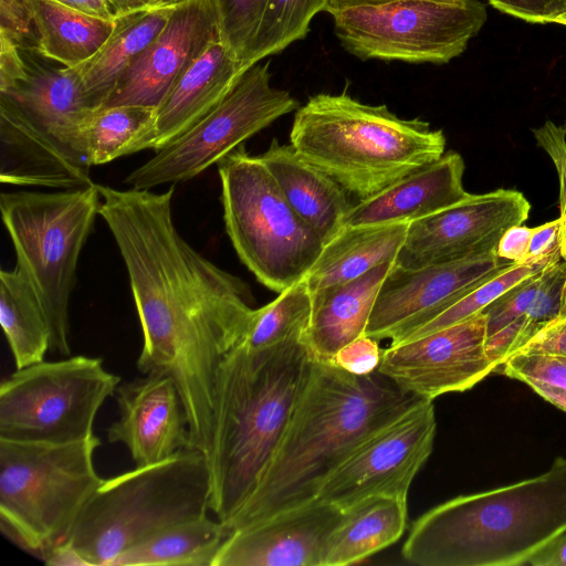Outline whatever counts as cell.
Masks as SVG:
<instances>
[{
  "mask_svg": "<svg viewBox=\"0 0 566 566\" xmlns=\"http://www.w3.org/2000/svg\"><path fill=\"white\" fill-rule=\"evenodd\" d=\"M97 188L98 214L125 263L143 332L137 367L174 380L190 449L207 455L218 369L248 332L255 311L251 290L181 237L172 219L174 185L161 193Z\"/></svg>",
  "mask_w": 566,
  "mask_h": 566,
  "instance_id": "1",
  "label": "cell"
},
{
  "mask_svg": "<svg viewBox=\"0 0 566 566\" xmlns=\"http://www.w3.org/2000/svg\"><path fill=\"white\" fill-rule=\"evenodd\" d=\"M421 398L375 371L356 376L314 359L275 454L239 510L229 534L314 499L326 478L376 430Z\"/></svg>",
  "mask_w": 566,
  "mask_h": 566,
  "instance_id": "2",
  "label": "cell"
},
{
  "mask_svg": "<svg viewBox=\"0 0 566 566\" xmlns=\"http://www.w3.org/2000/svg\"><path fill=\"white\" fill-rule=\"evenodd\" d=\"M313 356L303 339L252 350L242 340L217 375L214 427L207 460L209 510L226 523L247 501L279 448Z\"/></svg>",
  "mask_w": 566,
  "mask_h": 566,
  "instance_id": "3",
  "label": "cell"
},
{
  "mask_svg": "<svg viewBox=\"0 0 566 566\" xmlns=\"http://www.w3.org/2000/svg\"><path fill=\"white\" fill-rule=\"evenodd\" d=\"M566 532V458L544 473L459 495L419 516L402 557L420 566H526Z\"/></svg>",
  "mask_w": 566,
  "mask_h": 566,
  "instance_id": "4",
  "label": "cell"
},
{
  "mask_svg": "<svg viewBox=\"0 0 566 566\" xmlns=\"http://www.w3.org/2000/svg\"><path fill=\"white\" fill-rule=\"evenodd\" d=\"M293 148L348 193L365 200L446 153L441 129L398 117L346 93L311 96L295 113Z\"/></svg>",
  "mask_w": 566,
  "mask_h": 566,
  "instance_id": "5",
  "label": "cell"
},
{
  "mask_svg": "<svg viewBox=\"0 0 566 566\" xmlns=\"http://www.w3.org/2000/svg\"><path fill=\"white\" fill-rule=\"evenodd\" d=\"M209 500L207 457L187 449L103 479L66 542L88 566H109L118 555L155 534L206 516Z\"/></svg>",
  "mask_w": 566,
  "mask_h": 566,
  "instance_id": "6",
  "label": "cell"
},
{
  "mask_svg": "<svg viewBox=\"0 0 566 566\" xmlns=\"http://www.w3.org/2000/svg\"><path fill=\"white\" fill-rule=\"evenodd\" d=\"M95 434L66 443L0 438V527L44 558L65 543L103 479L94 467Z\"/></svg>",
  "mask_w": 566,
  "mask_h": 566,
  "instance_id": "7",
  "label": "cell"
},
{
  "mask_svg": "<svg viewBox=\"0 0 566 566\" xmlns=\"http://www.w3.org/2000/svg\"><path fill=\"white\" fill-rule=\"evenodd\" d=\"M101 206L97 184L56 192L10 191L0 211L17 266L36 294L50 331V350L71 356L70 300L81 251Z\"/></svg>",
  "mask_w": 566,
  "mask_h": 566,
  "instance_id": "8",
  "label": "cell"
},
{
  "mask_svg": "<svg viewBox=\"0 0 566 566\" xmlns=\"http://www.w3.org/2000/svg\"><path fill=\"white\" fill-rule=\"evenodd\" d=\"M217 166L226 230L241 262L277 294L304 279L324 240L293 210L260 156L242 144Z\"/></svg>",
  "mask_w": 566,
  "mask_h": 566,
  "instance_id": "9",
  "label": "cell"
},
{
  "mask_svg": "<svg viewBox=\"0 0 566 566\" xmlns=\"http://www.w3.org/2000/svg\"><path fill=\"white\" fill-rule=\"evenodd\" d=\"M120 378L99 357L67 356L17 368L0 387V438L66 443L94 436L104 401Z\"/></svg>",
  "mask_w": 566,
  "mask_h": 566,
  "instance_id": "10",
  "label": "cell"
},
{
  "mask_svg": "<svg viewBox=\"0 0 566 566\" xmlns=\"http://www.w3.org/2000/svg\"><path fill=\"white\" fill-rule=\"evenodd\" d=\"M333 18L340 45L360 60L446 64L463 53L488 13L479 0H402Z\"/></svg>",
  "mask_w": 566,
  "mask_h": 566,
  "instance_id": "11",
  "label": "cell"
},
{
  "mask_svg": "<svg viewBox=\"0 0 566 566\" xmlns=\"http://www.w3.org/2000/svg\"><path fill=\"white\" fill-rule=\"evenodd\" d=\"M289 91L271 85L269 64L250 66L230 93L182 135L134 169L124 184L153 189L187 181L280 117L297 111Z\"/></svg>",
  "mask_w": 566,
  "mask_h": 566,
  "instance_id": "12",
  "label": "cell"
},
{
  "mask_svg": "<svg viewBox=\"0 0 566 566\" xmlns=\"http://www.w3.org/2000/svg\"><path fill=\"white\" fill-rule=\"evenodd\" d=\"M436 431L433 403L422 399L358 444L326 478L317 499L346 510L369 496L407 497Z\"/></svg>",
  "mask_w": 566,
  "mask_h": 566,
  "instance_id": "13",
  "label": "cell"
},
{
  "mask_svg": "<svg viewBox=\"0 0 566 566\" xmlns=\"http://www.w3.org/2000/svg\"><path fill=\"white\" fill-rule=\"evenodd\" d=\"M513 264L495 250L416 269L394 264L380 286L365 335L396 345Z\"/></svg>",
  "mask_w": 566,
  "mask_h": 566,
  "instance_id": "14",
  "label": "cell"
},
{
  "mask_svg": "<svg viewBox=\"0 0 566 566\" xmlns=\"http://www.w3.org/2000/svg\"><path fill=\"white\" fill-rule=\"evenodd\" d=\"M377 371L405 392L433 400L471 389L497 366L486 350L480 313L428 335L382 349Z\"/></svg>",
  "mask_w": 566,
  "mask_h": 566,
  "instance_id": "15",
  "label": "cell"
},
{
  "mask_svg": "<svg viewBox=\"0 0 566 566\" xmlns=\"http://www.w3.org/2000/svg\"><path fill=\"white\" fill-rule=\"evenodd\" d=\"M531 203L512 189L469 193L463 200L409 223L395 264L416 269L495 250L502 234L523 224Z\"/></svg>",
  "mask_w": 566,
  "mask_h": 566,
  "instance_id": "16",
  "label": "cell"
},
{
  "mask_svg": "<svg viewBox=\"0 0 566 566\" xmlns=\"http://www.w3.org/2000/svg\"><path fill=\"white\" fill-rule=\"evenodd\" d=\"M221 42L214 0H181L164 29L123 73L102 106L156 109L174 83L211 45Z\"/></svg>",
  "mask_w": 566,
  "mask_h": 566,
  "instance_id": "17",
  "label": "cell"
},
{
  "mask_svg": "<svg viewBox=\"0 0 566 566\" xmlns=\"http://www.w3.org/2000/svg\"><path fill=\"white\" fill-rule=\"evenodd\" d=\"M343 515L314 499L231 532L212 566H321L325 542Z\"/></svg>",
  "mask_w": 566,
  "mask_h": 566,
  "instance_id": "18",
  "label": "cell"
},
{
  "mask_svg": "<svg viewBox=\"0 0 566 566\" xmlns=\"http://www.w3.org/2000/svg\"><path fill=\"white\" fill-rule=\"evenodd\" d=\"M119 418L107 429L111 443H122L133 461L147 465L190 449L188 419L174 380L164 375L119 384Z\"/></svg>",
  "mask_w": 566,
  "mask_h": 566,
  "instance_id": "19",
  "label": "cell"
},
{
  "mask_svg": "<svg viewBox=\"0 0 566 566\" xmlns=\"http://www.w3.org/2000/svg\"><path fill=\"white\" fill-rule=\"evenodd\" d=\"M247 70L222 42L211 45L174 83L126 156L157 151L182 135L222 102Z\"/></svg>",
  "mask_w": 566,
  "mask_h": 566,
  "instance_id": "20",
  "label": "cell"
},
{
  "mask_svg": "<svg viewBox=\"0 0 566 566\" xmlns=\"http://www.w3.org/2000/svg\"><path fill=\"white\" fill-rule=\"evenodd\" d=\"M464 169L462 156L449 150L436 161L353 205L344 226L411 222L453 206L469 195L463 187Z\"/></svg>",
  "mask_w": 566,
  "mask_h": 566,
  "instance_id": "21",
  "label": "cell"
},
{
  "mask_svg": "<svg viewBox=\"0 0 566 566\" xmlns=\"http://www.w3.org/2000/svg\"><path fill=\"white\" fill-rule=\"evenodd\" d=\"M293 210L328 242L344 227L353 207L348 192L305 160L293 146L273 138L259 155Z\"/></svg>",
  "mask_w": 566,
  "mask_h": 566,
  "instance_id": "22",
  "label": "cell"
},
{
  "mask_svg": "<svg viewBox=\"0 0 566 566\" xmlns=\"http://www.w3.org/2000/svg\"><path fill=\"white\" fill-rule=\"evenodd\" d=\"M395 262L312 293V316L305 343L314 359L332 361L345 345L365 335L380 290Z\"/></svg>",
  "mask_w": 566,
  "mask_h": 566,
  "instance_id": "23",
  "label": "cell"
},
{
  "mask_svg": "<svg viewBox=\"0 0 566 566\" xmlns=\"http://www.w3.org/2000/svg\"><path fill=\"white\" fill-rule=\"evenodd\" d=\"M175 6L139 7L115 17L109 38L75 67L92 109L105 104L123 73L164 29Z\"/></svg>",
  "mask_w": 566,
  "mask_h": 566,
  "instance_id": "24",
  "label": "cell"
},
{
  "mask_svg": "<svg viewBox=\"0 0 566 566\" xmlns=\"http://www.w3.org/2000/svg\"><path fill=\"white\" fill-rule=\"evenodd\" d=\"M410 222L344 226L307 273L311 293L352 281L371 269L395 262Z\"/></svg>",
  "mask_w": 566,
  "mask_h": 566,
  "instance_id": "25",
  "label": "cell"
},
{
  "mask_svg": "<svg viewBox=\"0 0 566 566\" xmlns=\"http://www.w3.org/2000/svg\"><path fill=\"white\" fill-rule=\"evenodd\" d=\"M406 526L407 497H366L343 510L325 542L321 566L357 564L396 543Z\"/></svg>",
  "mask_w": 566,
  "mask_h": 566,
  "instance_id": "26",
  "label": "cell"
},
{
  "mask_svg": "<svg viewBox=\"0 0 566 566\" xmlns=\"http://www.w3.org/2000/svg\"><path fill=\"white\" fill-rule=\"evenodd\" d=\"M36 28L38 51L66 67L90 60L109 38L115 19L82 12L53 0H29Z\"/></svg>",
  "mask_w": 566,
  "mask_h": 566,
  "instance_id": "27",
  "label": "cell"
},
{
  "mask_svg": "<svg viewBox=\"0 0 566 566\" xmlns=\"http://www.w3.org/2000/svg\"><path fill=\"white\" fill-rule=\"evenodd\" d=\"M229 535L208 515L168 527L118 555L109 566H212Z\"/></svg>",
  "mask_w": 566,
  "mask_h": 566,
  "instance_id": "28",
  "label": "cell"
},
{
  "mask_svg": "<svg viewBox=\"0 0 566 566\" xmlns=\"http://www.w3.org/2000/svg\"><path fill=\"white\" fill-rule=\"evenodd\" d=\"M0 323L17 368L44 360L50 331L40 301L15 265L0 271Z\"/></svg>",
  "mask_w": 566,
  "mask_h": 566,
  "instance_id": "29",
  "label": "cell"
},
{
  "mask_svg": "<svg viewBox=\"0 0 566 566\" xmlns=\"http://www.w3.org/2000/svg\"><path fill=\"white\" fill-rule=\"evenodd\" d=\"M311 316L312 293L304 277L272 302L255 308L242 343L249 349L259 350L290 340H305Z\"/></svg>",
  "mask_w": 566,
  "mask_h": 566,
  "instance_id": "30",
  "label": "cell"
},
{
  "mask_svg": "<svg viewBox=\"0 0 566 566\" xmlns=\"http://www.w3.org/2000/svg\"><path fill=\"white\" fill-rule=\"evenodd\" d=\"M155 109L134 106L95 108L85 123V140L92 166L126 156L129 145L153 119Z\"/></svg>",
  "mask_w": 566,
  "mask_h": 566,
  "instance_id": "31",
  "label": "cell"
},
{
  "mask_svg": "<svg viewBox=\"0 0 566 566\" xmlns=\"http://www.w3.org/2000/svg\"><path fill=\"white\" fill-rule=\"evenodd\" d=\"M326 0H269L256 36L244 60L250 67L303 40L312 19L325 11Z\"/></svg>",
  "mask_w": 566,
  "mask_h": 566,
  "instance_id": "32",
  "label": "cell"
},
{
  "mask_svg": "<svg viewBox=\"0 0 566 566\" xmlns=\"http://www.w3.org/2000/svg\"><path fill=\"white\" fill-rule=\"evenodd\" d=\"M546 266L530 263L511 265L494 277L472 290L444 312L408 335L398 344L428 335L483 313L492 302L507 290L523 280L541 272Z\"/></svg>",
  "mask_w": 566,
  "mask_h": 566,
  "instance_id": "33",
  "label": "cell"
},
{
  "mask_svg": "<svg viewBox=\"0 0 566 566\" xmlns=\"http://www.w3.org/2000/svg\"><path fill=\"white\" fill-rule=\"evenodd\" d=\"M214 3L219 15L221 42L244 65L269 0H214Z\"/></svg>",
  "mask_w": 566,
  "mask_h": 566,
  "instance_id": "34",
  "label": "cell"
},
{
  "mask_svg": "<svg viewBox=\"0 0 566 566\" xmlns=\"http://www.w3.org/2000/svg\"><path fill=\"white\" fill-rule=\"evenodd\" d=\"M502 375L536 387L566 388V361L556 354L520 350L497 370Z\"/></svg>",
  "mask_w": 566,
  "mask_h": 566,
  "instance_id": "35",
  "label": "cell"
},
{
  "mask_svg": "<svg viewBox=\"0 0 566 566\" xmlns=\"http://www.w3.org/2000/svg\"><path fill=\"white\" fill-rule=\"evenodd\" d=\"M0 39L21 50H38L39 39L29 0H0Z\"/></svg>",
  "mask_w": 566,
  "mask_h": 566,
  "instance_id": "36",
  "label": "cell"
},
{
  "mask_svg": "<svg viewBox=\"0 0 566 566\" xmlns=\"http://www.w3.org/2000/svg\"><path fill=\"white\" fill-rule=\"evenodd\" d=\"M382 349L378 340L361 335L342 347L332 363L356 376H366L377 371Z\"/></svg>",
  "mask_w": 566,
  "mask_h": 566,
  "instance_id": "37",
  "label": "cell"
},
{
  "mask_svg": "<svg viewBox=\"0 0 566 566\" xmlns=\"http://www.w3.org/2000/svg\"><path fill=\"white\" fill-rule=\"evenodd\" d=\"M535 140L551 157L559 181V217L566 216V132L547 119L541 127L532 129Z\"/></svg>",
  "mask_w": 566,
  "mask_h": 566,
  "instance_id": "38",
  "label": "cell"
},
{
  "mask_svg": "<svg viewBox=\"0 0 566 566\" xmlns=\"http://www.w3.org/2000/svg\"><path fill=\"white\" fill-rule=\"evenodd\" d=\"M501 12L532 23H548L566 13V0H488Z\"/></svg>",
  "mask_w": 566,
  "mask_h": 566,
  "instance_id": "39",
  "label": "cell"
},
{
  "mask_svg": "<svg viewBox=\"0 0 566 566\" xmlns=\"http://www.w3.org/2000/svg\"><path fill=\"white\" fill-rule=\"evenodd\" d=\"M560 219L533 228L526 263L546 266L562 260Z\"/></svg>",
  "mask_w": 566,
  "mask_h": 566,
  "instance_id": "40",
  "label": "cell"
},
{
  "mask_svg": "<svg viewBox=\"0 0 566 566\" xmlns=\"http://www.w3.org/2000/svg\"><path fill=\"white\" fill-rule=\"evenodd\" d=\"M533 228L523 224L509 228L499 240L496 254L515 264L526 263Z\"/></svg>",
  "mask_w": 566,
  "mask_h": 566,
  "instance_id": "41",
  "label": "cell"
},
{
  "mask_svg": "<svg viewBox=\"0 0 566 566\" xmlns=\"http://www.w3.org/2000/svg\"><path fill=\"white\" fill-rule=\"evenodd\" d=\"M520 350L566 354V315L547 325Z\"/></svg>",
  "mask_w": 566,
  "mask_h": 566,
  "instance_id": "42",
  "label": "cell"
},
{
  "mask_svg": "<svg viewBox=\"0 0 566 566\" xmlns=\"http://www.w3.org/2000/svg\"><path fill=\"white\" fill-rule=\"evenodd\" d=\"M528 566H566V532L553 538L526 562Z\"/></svg>",
  "mask_w": 566,
  "mask_h": 566,
  "instance_id": "43",
  "label": "cell"
},
{
  "mask_svg": "<svg viewBox=\"0 0 566 566\" xmlns=\"http://www.w3.org/2000/svg\"><path fill=\"white\" fill-rule=\"evenodd\" d=\"M43 562L50 566H88L83 556L69 542L51 549Z\"/></svg>",
  "mask_w": 566,
  "mask_h": 566,
  "instance_id": "44",
  "label": "cell"
},
{
  "mask_svg": "<svg viewBox=\"0 0 566 566\" xmlns=\"http://www.w3.org/2000/svg\"><path fill=\"white\" fill-rule=\"evenodd\" d=\"M64 6L77 9L82 12L105 18L115 19L117 12L109 0H53Z\"/></svg>",
  "mask_w": 566,
  "mask_h": 566,
  "instance_id": "45",
  "label": "cell"
},
{
  "mask_svg": "<svg viewBox=\"0 0 566 566\" xmlns=\"http://www.w3.org/2000/svg\"><path fill=\"white\" fill-rule=\"evenodd\" d=\"M396 1L402 0H326L325 11L329 14L334 15L335 13L354 9V8H364V7H377L382 6ZM431 1H441V2H453L457 0H431Z\"/></svg>",
  "mask_w": 566,
  "mask_h": 566,
  "instance_id": "46",
  "label": "cell"
},
{
  "mask_svg": "<svg viewBox=\"0 0 566 566\" xmlns=\"http://www.w3.org/2000/svg\"><path fill=\"white\" fill-rule=\"evenodd\" d=\"M533 390L544 400L566 412V388L536 387Z\"/></svg>",
  "mask_w": 566,
  "mask_h": 566,
  "instance_id": "47",
  "label": "cell"
},
{
  "mask_svg": "<svg viewBox=\"0 0 566 566\" xmlns=\"http://www.w3.org/2000/svg\"><path fill=\"white\" fill-rule=\"evenodd\" d=\"M113 7L115 8L117 14L127 12L129 10L139 8V3L137 0H109Z\"/></svg>",
  "mask_w": 566,
  "mask_h": 566,
  "instance_id": "48",
  "label": "cell"
},
{
  "mask_svg": "<svg viewBox=\"0 0 566 566\" xmlns=\"http://www.w3.org/2000/svg\"><path fill=\"white\" fill-rule=\"evenodd\" d=\"M140 7H156L161 6L160 0H137Z\"/></svg>",
  "mask_w": 566,
  "mask_h": 566,
  "instance_id": "49",
  "label": "cell"
},
{
  "mask_svg": "<svg viewBox=\"0 0 566 566\" xmlns=\"http://www.w3.org/2000/svg\"><path fill=\"white\" fill-rule=\"evenodd\" d=\"M560 253L562 259L566 262V235L560 237Z\"/></svg>",
  "mask_w": 566,
  "mask_h": 566,
  "instance_id": "50",
  "label": "cell"
},
{
  "mask_svg": "<svg viewBox=\"0 0 566 566\" xmlns=\"http://www.w3.org/2000/svg\"><path fill=\"white\" fill-rule=\"evenodd\" d=\"M559 219H560V232H559V238H560V237L566 235V216L559 217Z\"/></svg>",
  "mask_w": 566,
  "mask_h": 566,
  "instance_id": "51",
  "label": "cell"
},
{
  "mask_svg": "<svg viewBox=\"0 0 566 566\" xmlns=\"http://www.w3.org/2000/svg\"><path fill=\"white\" fill-rule=\"evenodd\" d=\"M556 23L566 25V13L555 20Z\"/></svg>",
  "mask_w": 566,
  "mask_h": 566,
  "instance_id": "52",
  "label": "cell"
},
{
  "mask_svg": "<svg viewBox=\"0 0 566 566\" xmlns=\"http://www.w3.org/2000/svg\"><path fill=\"white\" fill-rule=\"evenodd\" d=\"M181 0H160L161 4H174Z\"/></svg>",
  "mask_w": 566,
  "mask_h": 566,
  "instance_id": "53",
  "label": "cell"
},
{
  "mask_svg": "<svg viewBox=\"0 0 566 566\" xmlns=\"http://www.w3.org/2000/svg\"><path fill=\"white\" fill-rule=\"evenodd\" d=\"M566 361V354L559 355Z\"/></svg>",
  "mask_w": 566,
  "mask_h": 566,
  "instance_id": "54",
  "label": "cell"
},
{
  "mask_svg": "<svg viewBox=\"0 0 566 566\" xmlns=\"http://www.w3.org/2000/svg\"><path fill=\"white\" fill-rule=\"evenodd\" d=\"M564 128H565V132H566V123H565V126H564Z\"/></svg>",
  "mask_w": 566,
  "mask_h": 566,
  "instance_id": "55",
  "label": "cell"
}]
</instances>
